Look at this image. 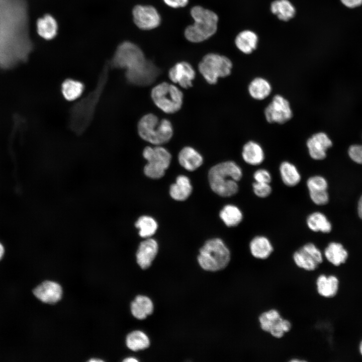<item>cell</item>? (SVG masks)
<instances>
[{"label":"cell","mask_w":362,"mask_h":362,"mask_svg":"<svg viewBox=\"0 0 362 362\" xmlns=\"http://www.w3.org/2000/svg\"><path fill=\"white\" fill-rule=\"evenodd\" d=\"M110 68L108 61H107L100 73L94 89L75 103L70 109L68 125L75 134L81 135L90 124L107 84Z\"/></svg>","instance_id":"6da1fadb"},{"label":"cell","mask_w":362,"mask_h":362,"mask_svg":"<svg viewBox=\"0 0 362 362\" xmlns=\"http://www.w3.org/2000/svg\"><path fill=\"white\" fill-rule=\"evenodd\" d=\"M243 175L241 167L234 161H226L213 166L209 171L208 178L212 190L217 195L229 197L238 191L237 182Z\"/></svg>","instance_id":"7a4b0ae2"},{"label":"cell","mask_w":362,"mask_h":362,"mask_svg":"<svg viewBox=\"0 0 362 362\" xmlns=\"http://www.w3.org/2000/svg\"><path fill=\"white\" fill-rule=\"evenodd\" d=\"M191 14L194 23L189 26L185 31V37L189 41L200 42L216 33L218 17L214 12L201 6H195L191 9Z\"/></svg>","instance_id":"3957f363"},{"label":"cell","mask_w":362,"mask_h":362,"mask_svg":"<svg viewBox=\"0 0 362 362\" xmlns=\"http://www.w3.org/2000/svg\"><path fill=\"white\" fill-rule=\"evenodd\" d=\"M137 131L143 140L157 145L168 142L173 133V127L169 120H160L152 113L141 118L138 123Z\"/></svg>","instance_id":"277c9868"},{"label":"cell","mask_w":362,"mask_h":362,"mask_svg":"<svg viewBox=\"0 0 362 362\" xmlns=\"http://www.w3.org/2000/svg\"><path fill=\"white\" fill-rule=\"evenodd\" d=\"M228 248L220 238L207 240L200 249L198 256L199 264L204 269L217 272L224 269L230 261Z\"/></svg>","instance_id":"5b68a950"},{"label":"cell","mask_w":362,"mask_h":362,"mask_svg":"<svg viewBox=\"0 0 362 362\" xmlns=\"http://www.w3.org/2000/svg\"><path fill=\"white\" fill-rule=\"evenodd\" d=\"M151 98L156 106L163 112L173 114L181 109L184 95L176 85L163 82L152 88Z\"/></svg>","instance_id":"8992f818"},{"label":"cell","mask_w":362,"mask_h":362,"mask_svg":"<svg viewBox=\"0 0 362 362\" xmlns=\"http://www.w3.org/2000/svg\"><path fill=\"white\" fill-rule=\"evenodd\" d=\"M232 67V62L229 58L213 53L204 56L198 65L199 72L210 84H216L220 78L230 75Z\"/></svg>","instance_id":"52a82bcc"},{"label":"cell","mask_w":362,"mask_h":362,"mask_svg":"<svg viewBox=\"0 0 362 362\" xmlns=\"http://www.w3.org/2000/svg\"><path fill=\"white\" fill-rule=\"evenodd\" d=\"M146 60L143 51L137 45L126 41L118 46L112 59L108 61L110 68L127 70L139 67Z\"/></svg>","instance_id":"ba28073f"},{"label":"cell","mask_w":362,"mask_h":362,"mask_svg":"<svg viewBox=\"0 0 362 362\" xmlns=\"http://www.w3.org/2000/svg\"><path fill=\"white\" fill-rule=\"evenodd\" d=\"M143 156L147 161L144 168L145 174L153 179L162 177L171 161V155L169 152L160 146H147L143 150Z\"/></svg>","instance_id":"9c48e42d"},{"label":"cell","mask_w":362,"mask_h":362,"mask_svg":"<svg viewBox=\"0 0 362 362\" xmlns=\"http://www.w3.org/2000/svg\"><path fill=\"white\" fill-rule=\"evenodd\" d=\"M258 320L261 330L276 338H282L292 327L291 322L284 318L276 309L262 312L258 316Z\"/></svg>","instance_id":"30bf717a"},{"label":"cell","mask_w":362,"mask_h":362,"mask_svg":"<svg viewBox=\"0 0 362 362\" xmlns=\"http://www.w3.org/2000/svg\"><path fill=\"white\" fill-rule=\"evenodd\" d=\"M264 115L268 123L283 124L292 119L293 111L289 101L277 94L264 109Z\"/></svg>","instance_id":"8fae6325"},{"label":"cell","mask_w":362,"mask_h":362,"mask_svg":"<svg viewBox=\"0 0 362 362\" xmlns=\"http://www.w3.org/2000/svg\"><path fill=\"white\" fill-rule=\"evenodd\" d=\"M293 259L296 265L308 272L316 270L323 262L320 250L313 243L308 242L295 251Z\"/></svg>","instance_id":"7c38bea8"},{"label":"cell","mask_w":362,"mask_h":362,"mask_svg":"<svg viewBox=\"0 0 362 362\" xmlns=\"http://www.w3.org/2000/svg\"><path fill=\"white\" fill-rule=\"evenodd\" d=\"M159 73V69L151 61L146 60L141 65L133 69L126 70L127 81L137 86H146L151 84Z\"/></svg>","instance_id":"4fadbf2b"},{"label":"cell","mask_w":362,"mask_h":362,"mask_svg":"<svg viewBox=\"0 0 362 362\" xmlns=\"http://www.w3.org/2000/svg\"><path fill=\"white\" fill-rule=\"evenodd\" d=\"M132 14L134 23L141 29H152L160 24V15L152 6H136L133 9Z\"/></svg>","instance_id":"5bb4252c"},{"label":"cell","mask_w":362,"mask_h":362,"mask_svg":"<svg viewBox=\"0 0 362 362\" xmlns=\"http://www.w3.org/2000/svg\"><path fill=\"white\" fill-rule=\"evenodd\" d=\"M332 146V142L324 132L313 134L306 141V147L309 156L316 160L324 159L326 157L328 149Z\"/></svg>","instance_id":"9a60e30c"},{"label":"cell","mask_w":362,"mask_h":362,"mask_svg":"<svg viewBox=\"0 0 362 362\" xmlns=\"http://www.w3.org/2000/svg\"><path fill=\"white\" fill-rule=\"evenodd\" d=\"M195 76L196 72L194 68L186 61L177 62L168 71L169 78L184 88L192 86Z\"/></svg>","instance_id":"2e32d148"},{"label":"cell","mask_w":362,"mask_h":362,"mask_svg":"<svg viewBox=\"0 0 362 362\" xmlns=\"http://www.w3.org/2000/svg\"><path fill=\"white\" fill-rule=\"evenodd\" d=\"M306 185L310 199L315 204L324 205L328 203V184L324 177L318 175L309 177L307 180Z\"/></svg>","instance_id":"e0dca14e"},{"label":"cell","mask_w":362,"mask_h":362,"mask_svg":"<svg viewBox=\"0 0 362 362\" xmlns=\"http://www.w3.org/2000/svg\"><path fill=\"white\" fill-rule=\"evenodd\" d=\"M34 295L44 303L54 304L59 301L62 294V288L58 283L46 281L33 290Z\"/></svg>","instance_id":"ac0fdd59"},{"label":"cell","mask_w":362,"mask_h":362,"mask_svg":"<svg viewBox=\"0 0 362 362\" xmlns=\"http://www.w3.org/2000/svg\"><path fill=\"white\" fill-rule=\"evenodd\" d=\"M158 249L157 242L152 238H148L140 243L136 252V259L141 268L145 269L150 266Z\"/></svg>","instance_id":"d6986e66"},{"label":"cell","mask_w":362,"mask_h":362,"mask_svg":"<svg viewBox=\"0 0 362 362\" xmlns=\"http://www.w3.org/2000/svg\"><path fill=\"white\" fill-rule=\"evenodd\" d=\"M241 156L245 163L253 166L261 164L265 158L264 152L261 145L253 140L248 141L244 144Z\"/></svg>","instance_id":"ffe728a7"},{"label":"cell","mask_w":362,"mask_h":362,"mask_svg":"<svg viewBox=\"0 0 362 362\" xmlns=\"http://www.w3.org/2000/svg\"><path fill=\"white\" fill-rule=\"evenodd\" d=\"M339 282L334 275H319L316 280L318 294L324 298H332L336 295L339 289Z\"/></svg>","instance_id":"44dd1931"},{"label":"cell","mask_w":362,"mask_h":362,"mask_svg":"<svg viewBox=\"0 0 362 362\" xmlns=\"http://www.w3.org/2000/svg\"><path fill=\"white\" fill-rule=\"evenodd\" d=\"M249 250L252 256L257 259H265L274 251V247L269 239L263 235H257L250 241Z\"/></svg>","instance_id":"7402d4cb"},{"label":"cell","mask_w":362,"mask_h":362,"mask_svg":"<svg viewBox=\"0 0 362 362\" xmlns=\"http://www.w3.org/2000/svg\"><path fill=\"white\" fill-rule=\"evenodd\" d=\"M234 42L240 52L244 54H250L257 47L258 37L253 31L244 30L237 34Z\"/></svg>","instance_id":"603a6c76"},{"label":"cell","mask_w":362,"mask_h":362,"mask_svg":"<svg viewBox=\"0 0 362 362\" xmlns=\"http://www.w3.org/2000/svg\"><path fill=\"white\" fill-rule=\"evenodd\" d=\"M179 164L189 171H193L199 167L203 163L202 155L194 148L186 146L178 153Z\"/></svg>","instance_id":"cb8c5ba5"},{"label":"cell","mask_w":362,"mask_h":362,"mask_svg":"<svg viewBox=\"0 0 362 362\" xmlns=\"http://www.w3.org/2000/svg\"><path fill=\"white\" fill-rule=\"evenodd\" d=\"M247 90L251 98L256 101H262L270 95L272 86L266 78L256 77L249 82Z\"/></svg>","instance_id":"d4e9b609"},{"label":"cell","mask_w":362,"mask_h":362,"mask_svg":"<svg viewBox=\"0 0 362 362\" xmlns=\"http://www.w3.org/2000/svg\"><path fill=\"white\" fill-rule=\"evenodd\" d=\"M270 12L280 20L287 22L293 19L296 11L289 0H275L270 5Z\"/></svg>","instance_id":"484cf974"},{"label":"cell","mask_w":362,"mask_h":362,"mask_svg":"<svg viewBox=\"0 0 362 362\" xmlns=\"http://www.w3.org/2000/svg\"><path fill=\"white\" fill-rule=\"evenodd\" d=\"M192 187L189 178L180 175L177 177L175 183L170 187L169 193L172 199L176 201H185L191 195Z\"/></svg>","instance_id":"4316f807"},{"label":"cell","mask_w":362,"mask_h":362,"mask_svg":"<svg viewBox=\"0 0 362 362\" xmlns=\"http://www.w3.org/2000/svg\"><path fill=\"white\" fill-rule=\"evenodd\" d=\"M131 311L135 318L142 320L153 313V304L149 298L138 295L131 304Z\"/></svg>","instance_id":"83f0119b"},{"label":"cell","mask_w":362,"mask_h":362,"mask_svg":"<svg viewBox=\"0 0 362 362\" xmlns=\"http://www.w3.org/2000/svg\"><path fill=\"white\" fill-rule=\"evenodd\" d=\"M279 172L282 182L288 187H295L301 181V176L297 167L290 161H283L280 165Z\"/></svg>","instance_id":"f1b7e54d"},{"label":"cell","mask_w":362,"mask_h":362,"mask_svg":"<svg viewBox=\"0 0 362 362\" xmlns=\"http://www.w3.org/2000/svg\"><path fill=\"white\" fill-rule=\"evenodd\" d=\"M324 254L332 264L339 266L344 263L348 257V252L343 245L337 242H330L325 248Z\"/></svg>","instance_id":"f546056e"},{"label":"cell","mask_w":362,"mask_h":362,"mask_svg":"<svg viewBox=\"0 0 362 362\" xmlns=\"http://www.w3.org/2000/svg\"><path fill=\"white\" fill-rule=\"evenodd\" d=\"M37 32L43 38L49 40L57 35L58 25L54 18L49 14L39 18L37 22Z\"/></svg>","instance_id":"4dcf8cb0"},{"label":"cell","mask_w":362,"mask_h":362,"mask_svg":"<svg viewBox=\"0 0 362 362\" xmlns=\"http://www.w3.org/2000/svg\"><path fill=\"white\" fill-rule=\"evenodd\" d=\"M308 228L313 232L329 233L332 226L326 216L321 212H314L309 214L306 219Z\"/></svg>","instance_id":"1f68e13d"},{"label":"cell","mask_w":362,"mask_h":362,"mask_svg":"<svg viewBox=\"0 0 362 362\" xmlns=\"http://www.w3.org/2000/svg\"><path fill=\"white\" fill-rule=\"evenodd\" d=\"M84 89V84L80 81L67 78L63 81L61 91L64 99L68 101L75 100L82 95Z\"/></svg>","instance_id":"d6a6232c"},{"label":"cell","mask_w":362,"mask_h":362,"mask_svg":"<svg viewBox=\"0 0 362 362\" xmlns=\"http://www.w3.org/2000/svg\"><path fill=\"white\" fill-rule=\"evenodd\" d=\"M220 217L227 226L232 227L237 226L242 222L243 215L237 206L229 204L221 210Z\"/></svg>","instance_id":"836d02e7"},{"label":"cell","mask_w":362,"mask_h":362,"mask_svg":"<svg viewBox=\"0 0 362 362\" xmlns=\"http://www.w3.org/2000/svg\"><path fill=\"white\" fill-rule=\"evenodd\" d=\"M126 341L127 347L133 351L146 349L150 345L148 336L140 330H135L130 333L127 336Z\"/></svg>","instance_id":"e575fe53"},{"label":"cell","mask_w":362,"mask_h":362,"mask_svg":"<svg viewBox=\"0 0 362 362\" xmlns=\"http://www.w3.org/2000/svg\"><path fill=\"white\" fill-rule=\"evenodd\" d=\"M135 225L139 229V235L143 238L151 236L157 229V224L155 220L147 216L140 217L136 221Z\"/></svg>","instance_id":"d590c367"},{"label":"cell","mask_w":362,"mask_h":362,"mask_svg":"<svg viewBox=\"0 0 362 362\" xmlns=\"http://www.w3.org/2000/svg\"><path fill=\"white\" fill-rule=\"evenodd\" d=\"M252 186L254 194L260 198L267 197L272 192V188L269 183L254 182Z\"/></svg>","instance_id":"8d00e7d4"},{"label":"cell","mask_w":362,"mask_h":362,"mask_svg":"<svg viewBox=\"0 0 362 362\" xmlns=\"http://www.w3.org/2000/svg\"><path fill=\"white\" fill-rule=\"evenodd\" d=\"M256 182L269 183L272 177L270 173L266 169L259 168L255 170L253 175Z\"/></svg>","instance_id":"74e56055"},{"label":"cell","mask_w":362,"mask_h":362,"mask_svg":"<svg viewBox=\"0 0 362 362\" xmlns=\"http://www.w3.org/2000/svg\"><path fill=\"white\" fill-rule=\"evenodd\" d=\"M350 158L358 164H362V145H352L348 151Z\"/></svg>","instance_id":"f35d334b"},{"label":"cell","mask_w":362,"mask_h":362,"mask_svg":"<svg viewBox=\"0 0 362 362\" xmlns=\"http://www.w3.org/2000/svg\"><path fill=\"white\" fill-rule=\"evenodd\" d=\"M188 1L189 0H163L165 4L173 8L186 6L188 3Z\"/></svg>","instance_id":"ab89813d"},{"label":"cell","mask_w":362,"mask_h":362,"mask_svg":"<svg viewBox=\"0 0 362 362\" xmlns=\"http://www.w3.org/2000/svg\"><path fill=\"white\" fill-rule=\"evenodd\" d=\"M345 7L349 8H354L362 4V0H340Z\"/></svg>","instance_id":"60d3db41"},{"label":"cell","mask_w":362,"mask_h":362,"mask_svg":"<svg viewBox=\"0 0 362 362\" xmlns=\"http://www.w3.org/2000/svg\"><path fill=\"white\" fill-rule=\"evenodd\" d=\"M357 211L359 218L362 219V196L360 197L358 202Z\"/></svg>","instance_id":"b9f144b4"},{"label":"cell","mask_w":362,"mask_h":362,"mask_svg":"<svg viewBox=\"0 0 362 362\" xmlns=\"http://www.w3.org/2000/svg\"><path fill=\"white\" fill-rule=\"evenodd\" d=\"M123 361L125 362H135V361H138V360L134 357H127L124 359Z\"/></svg>","instance_id":"7bdbcfd3"},{"label":"cell","mask_w":362,"mask_h":362,"mask_svg":"<svg viewBox=\"0 0 362 362\" xmlns=\"http://www.w3.org/2000/svg\"><path fill=\"white\" fill-rule=\"evenodd\" d=\"M4 247L3 245V244L0 242V260L3 257L4 254Z\"/></svg>","instance_id":"ee69618b"},{"label":"cell","mask_w":362,"mask_h":362,"mask_svg":"<svg viewBox=\"0 0 362 362\" xmlns=\"http://www.w3.org/2000/svg\"><path fill=\"white\" fill-rule=\"evenodd\" d=\"M290 361H291V362H298V361L302 362V361H306V360H304V359H300L296 358V359H292L291 360H290Z\"/></svg>","instance_id":"f6af8a7d"},{"label":"cell","mask_w":362,"mask_h":362,"mask_svg":"<svg viewBox=\"0 0 362 362\" xmlns=\"http://www.w3.org/2000/svg\"><path fill=\"white\" fill-rule=\"evenodd\" d=\"M358 349H359V353L361 354V355L362 356V340L359 343Z\"/></svg>","instance_id":"bcb514c9"},{"label":"cell","mask_w":362,"mask_h":362,"mask_svg":"<svg viewBox=\"0 0 362 362\" xmlns=\"http://www.w3.org/2000/svg\"><path fill=\"white\" fill-rule=\"evenodd\" d=\"M89 361H90V362L97 361H97H103V360L101 359H100L92 358L91 359H90L89 360Z\"/></svg>","instance_id":"7dc6e473"}]
</instances>
